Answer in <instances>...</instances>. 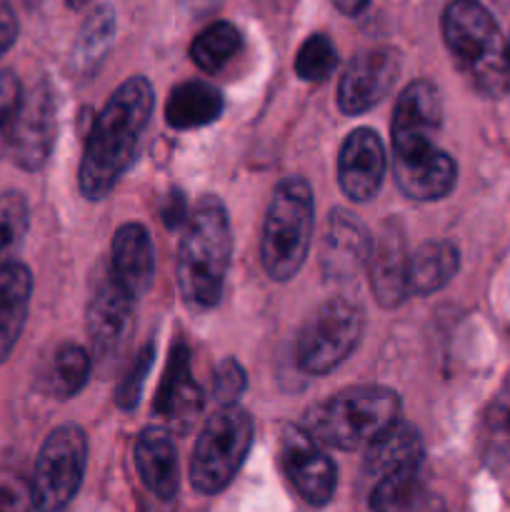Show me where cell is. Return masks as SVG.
Returning a JSON list of instances; mask_svg holds the SVG:
<instances>
[{"mask_svg": "<svg viewBox=\"0 0 510 512\" xmlns=\"http://www.w3.org/2000/svg\"><path fill=\"white\" fill-rule=\"evenodd\" d=\"M153 113V88L143 75L118 85L95 118L80 163V190L88 200H103L128 170L140 135Z\"/></svg>", "mask_w": 510, "mask_h": 512, "instance_id": "obj_1", "label": "cell"}, {"mask_svg": "<svg viewBox=\"0 0 510 512\" xmlns=\"http://www.w3.org/2000/svg\"><path fill=\"white\" fill-rule=\"evenodd\" d=\"M230 220L228 210L213 195H205L188 223L178 245V288L185 303L198 310L218 305L230 265Z\"/></svg>", "mask_w": 510, "mask_h": 512, "instance_id": "obj_2", "label": "cell"}, {"mask_svg": "<svg viewBox=\"0 0 510 512\" xmlns=\"http://www.w3.org/2000/svg\"><path fill=\"white\" fill-rule=\"evenodd\" d=\"M400 423V398L383 385H353L308 410L305 430L338 450L370 448Z\"/></svg>", "mask_w": 510, "mask_h": 512, "instance_id": "obj_3", "label": "cell"}, {"mask_svg": "<svg viewBox=\"0 0 510 512\" xmlns=\"http://www.w3.org/2000/svg\"><path fill=\"white\" fill-rule=\"evenodd\" d=\"M313 240V193L303 178H285L275 188L263 225L265 273L273 280H290L308 258Z\"/></svg>", "mask_w": 510, "mask_h": 512, "instance_id": "obj_4", "label": "cell"}, {"mask_svg": "<svg viewBox=\"0 0 510 512\" xmlns=\"http://www.w3.org/2000/svg\"><path fill=\"white\" fill-rule=\"evenodd\" d=\"M443 38L453 58L485 90H503L510 78L500 28L478 0H450L443 13Z\"/></svg>", "mask_w": 510, "mask_h": 512, "instance_id": "obj_5", "label": "cell"}, {"mask_svg": "<svg viewBox=\"0 0 510 512\" xmlns=\"http://www.w3.org/2000/svg\"><path fill=\"white\" fill-rule=\"evenodd\" d=\"M253 445V420L240 405L220 408L200 430L190 458V483L205 495L230 485Z\"/></svg>", "mask_w": 510, "mask_h": 512, "instance_id": "obj_6", "label": "cell"}, {"mask_svg": "<svg viewBox=\"0 0 510 512\" xmlns=\"http://www.w3.org/2000/svg\"><path fill=\"white\" fill-rule=\"evenodd\" d=\"M363 335V310L353 300L333 298L320 305L303 325L295 360L303 373L325 375L338 368Z\"/></svg>", "mask_w": 510, "mask_h": 512, "instance_id": "obj_7", "label": "cell"}, {"mask_svg": "<svg viewBox=\"0 0 510 512\" xmlns=\"http://www.w3.org/2000/svg\"><path fill=\"white\" fill-rule=\"evenodd\" d=\"M88 463V438L78 425H60L45 438L35 460L33 495L35 510L60 512L80 490Z\"/></svg>", "mask_w": 510, "mask_h": 512, "instance_id": "obj_8", "label": "cell"}, {"mask_svg": "<svg viewBox=\"0 0 510 512\" xmlns=\"http://www.w3.org/2000/svg\"><path fill=\"white\" fill-rule=\"evenodd\" d=\"M280 463L300 498L310 505H325L335 493V465L323 445L305 428L288 425L280 435Z\"/></svg>", "mask_w": 510, "mask_h": 512, "instance_id": "obj_9", "label": "cell"}, {"mask_svg": "<svg viewBox=\"0 0 510 512\" xmlns=\"http://www.w3.org/2000/svg\"><path fill=\"white\" fill-rule=\"evenodd\" d=\"M55 98L48 83H38L25 90L20 100L18 118H15L13 135H10L8 153L15 163L25 170L43 168L55 143Z\"/></svg>", "mask_w": 510, "mask_h": 512, "instance_id": "obj_10", "label": "cell"}, {"mask_svg": "<svg viewBox=\"0 0 510 512\" xmlns=\"http://www.w3.org/2000/svg\"><path fill=\"white\" fill-rule=\"evenodd\" d=\"M400 73V53L395 48H370L355 55L338 85V105L343 113L360 115L390 93Z\"/></svg>", "mask_w": 510, "mask_h": 512, "instance_id": "obj_11", "label": "cell"}, {"mask_svg": "<svg viewBox=\"0 0 510 512\" xmlns=\"http://www.w3.org/2000/svg\"><path fill=\"white\" fill-rule=\"evenodd\" d=\"M443 120V103L440 93L430 80H413L393 110V153L418 150L425 145H435V135Z\"/></svg>", "mask_w": 510, "mask_h": 512, "instance_id": "obj_12", "label": "cell"}, {"mask_svg": "<svg viewBox=\"0 0 510 512\" xmlns=\"http://www.w3.org/2000/svg\"><path fill=\"white\" fill-rule=\"evenodd\" d=\"M365 268H368L370 288H373V295L380 303V308H398L410 295V255L408 248H405L403 230H400L395 220H388L378 230L375 240L370 243V255Z\"/></svg>", "mask_w": 510, "mask_h": 512, "instance_id": "obj_13", "label": "cell"}, {"mask_svg": "<svg viewBox=\"0 0 510 512\" xmlns=\"http://www.w3.org/2000/svg\"><path fill=\"white\" fill-rule=\"evenodd\" d=\"M385 168H388V160H385L383 140L375 130H353L340 145L338 183L340 190L355 203H365L378 193Z\"/></svg>", "mask_w": 510, "mask_h": 512, "instance_id": "obj_14", "label": "cell"}, {"mask_svg": "<svg viewBox=\"0 0 510 512\" xmlns=\"http://www.w3.org/2000/svg\"><path fill=\"white\" fill-rule=\"evenodd\" d=\"M393 175L403 195L430 203L445 198L453 190L458 168L455 160L438 145H425L418 150L393 153Z\"/></svg>", "mask_w": 510, "mask_h": 512, "instance_id": "obj_15", "label": "cell"}, {"mask_svg": "<svg viewBox=\"0 0 510 512\" xmlns=\"http://www.w3.org/2000/svg\"><path fill=\"white\" fill-rule=\"evenodd\" d=\"M133 305L135 298H130L110 273L100 278L88 303V338L98 358L108 360L120 353L133 325Z\"/></svg>", "mask_w": 510, "mask_h": 512, "instance_id": "obj_16", "label": "cell"}, {"mask_svg": "<svg viewBox=\"0 0 510 512\" xmlns=\"http://www.w3.org/2000/svg\"><path fill=\"white\" fill-rule=\"evenodd\" d=\"M200 408H203V393H200L198 383L190 373V350L183 343H178L170 350L168 368L160 380L153 410L170 428L188 430Z\"/></svg>", "mask_w": 510, "mask_h": 512, "instance_id": "obj_17", "label": "cell"}, {"mask_svg": "<svg viewBox=\"0 0 510 512\" xmlns=\"http://www.w3.org/2000/svg\"><path fill=\"white\" fill-rule=\"evenodd\" d=\"M155 258L153 243H150L148 230L140 223H128L118 228L110 245V278L130 295L138 300L153 280Z\"/></svg>", "mask_w": 510, "mask_h": 512, "instance_id": "obj_18", "label": "cell"}, {"mask_svg": "<svg viewBox=\"0 0 510 512\" xmlns=\"http://www.w3.org/2000/svg\"><path fill=\"white\" fill-rule=\"evenodd\" d=\"M370 240L363 225L345 210H335L323 238V268L330 278L348 280L368 265Z\"/></svg>", "mask_w": 510, "mask_h": 512, "instance_id": "obj_19", "label": "cell"}, {"mask_svg": "<svg viewBox=\"0 0 510 512\" xmlns=\"http://www.w3.org/2000/svg\"><path fill=\"white\" fill-rule=\"evenodd\" d=\"M135 468L145 488L160 500H170L178 493V450L165 428H145L133 448Z\"/></svg>", "mask_w": 510, "mask_h": 512, "instance_id": "obj_20", "label": "cell"}, {"mask_svg": "<svg viewBox=\"0 0 510 512\" xmlns=\"http://www.w3.org/2000/svg\"><path fill=\"white\" fill-rule=\"evenodd\" d=\"M423 465V440L418 430L408 423H395L385 435H380L365 455V478L370 483L388 478V475L415 470Z\"/></svg>", "mask_w": 510, "mask_h": 512, "instance_id": "obj_21", "label": "cell"}, {"mask_svg": "<svg viewBox=\"0 0 510 512\" xmlns=\"http://www.w3.org/2000/svg\"><path fill=\"white\" fill-rule=\"evenodd\" d=\"M30 293L33 278L23 263H10L0 270V363L8 360L23 333Z\"/></svg>", "mask_w": 510, "mask_h": 512, "instance_id": "obj_22", "label": "cell"}, {"mask_svg": "<svg viewBox=\"0 0 510 512\" xmlns=\"http://www.w3.org/2000/svg\"><path fill=\"white\" fill-rule=\"evenodd\" d=\"M223 113V95L205 80L175 85L165 103V120L175 130H193L215 123Z\"/></svg>", "mask_w": 510, "mask_h": 512, "instance_id": "obj_23", "label": "cell"}, {"mask_svg": "<svg viewBox=\"0 0 510 512\" xmlns=\"http://www.w3.org/2000/svg\"><path fill=\"white\" fill-rule=\"evenodd\" d=\"M458 265L460 255L453 243H448V240H428L410 255V293H435L443 285H448V280L458 273Z\"/></svg>", "mask_w": 510, "mask_h": 512, "instance_id": "obj_24", "label": "cell"}, {"mask_svg": "<svg viewBox=\"0 0 510 512\" xmlns=\"http://www.w3.org/2000/svg\"><path fill=\"white\" fill-rule=\"evenodd\" d=\"M90 368H93V360L83 345L63 343L53 350L45 363V370L40 373V385L45 393L55 395V398H73L88 383Z\"/></svg>", "mask_w": 510, "mask_h": 512, "instance_id": "obj_25", "label": "cell"}, {"mask_svg": "<svg viewBox=\"0 0 510 512\" xmlns=\"http://www.w3.org/2000/svg\"><path fill=\"white\" fill-rule=\"evenodd\" d=\"M240 45H243L240 30L220 20V23H213L203 33H198V38L190 45V60L203 73H218L238 55Z\"/></svg>", "mask_w": 510, "mask_h": 512, "instance_id": "obj_26", "label": "cell"}, {"mask_svg": "<svg viewBox=\"0 0 510 512\" xmlns=\"http://www.w3.org/2000/svg\"><path fill=\"white\" fill-rule=\"evenodd\" d=\"M115 35V13L110 5H98L88 20L83 23L75 43V65L80 70H93L100 63L105 53H108L110 43Z\"/></svg>", "mask_w": 510, "mask_h": 512, "instance_id": "obj_27", "label": "cell"}, {"mask_svg": "<svg viewBox=\"0 0 510 512\" xmlns=\"http://www.w3.org/2000/svg\"><path fill=\"white\" fill-rule=\"evenodd\" d=\"M30 210L28 200L20 193L0 195V270L5 265L15 263V253L23 245L25 233H28Z\"/></svg>", "mask_w": 510, "mask_h": 512, "instance_id": "obj_28", "label": "cell"}, {"mask_svg": "<svg viewBox=\"0 0 510 512\" xmlns=\"http://www.w3.org/2000/svg\"><path fill=\"white\" fill-rule=\"evenodd\" d=\"M335 65H338V53L328 35L323 33L310 35L295 55V73L305 83H323L333 75Z\"/></svg>", "mask_w": 510, "mask_h": 512, "instance_id": "obj_29", "label": "cell"}, {"mask_svg": "<svg viewBox=\"0 0 510 512\" xmlns=\"http://www.w3.org/2000/svg\"><path fill=\"white\" fill-rule=\"evenodd\" d=\"M483 440L490 458L510 460V390L498 395L485 413Z\"/></svg>", "mask_w": 510, "mask_h": 512, "instance_id": "obj_30", "label": "cell"}, {"mask_svg": "<svg viewBox=\"0 0 510 512\" xmlns=\"http://www.w3.org/2000/svg\"><path fill=\"white\" fill-rule=\"evenodd\" d=\"M20 100H23V88H20L18 75L10 70H0V158L8 153Z\"/></svg>", "mask_w": 510, "mask_h": 512, "instance_id": "obj_31", "label": "cell"}, {"mask_svg": "<svg viewBox=\"0 0 510 512\" xmlns=\"http://www.w3.org/2000/svg\"><path fill=\"white\" fill-rule=\"evenodd\" d=\"M153 358H155L153 343H148L143 350H140L138 358H135V363H133V368L128 370V375H125L123 383H120L118 393H115V400H118V405L123 410H133L135 405H138L140 393H143L145 378H148L150 365H153Z\"/></svg>", "mask_w": 510, "mask_h": 512, "instance_id": "obj_32", "label": "cell"}, {"mask_svg": "<svg viewBox=\"0 0 510 512\" xmlns=\"http://www.w3.org/2000/svg\"><path fill=\"white\" fill-rule=\"evenodd\" d=\"M245 385V370L243 365L235 363V360H223V363L215 368L213 375V395L218 398L220 408H228V405H238V398L243 395Z\"/></svg>", "mask_w": 510, "mask_h": 512, "instance_id": "obj_33", "label": "cell"}, {"mask_svg": "<svg viewBox=\"0 0 510 512\" xmlns=\"http://www.w3.org/2000/svg\"><path fill=\"white\" fill-rule=\"evenodd\" d=\"M30 488L15 478H0V512H33Z\"/></svg>", "mask_w": 510, "mask_h": 512, "instance_id": "obj_34", "label": "cell"}, {"mask_svg": "<svg viewBox=\"0 0 510 512\" xmlns=\"http://www.w3.org/2000/svg\"><path fill=\"white\" fill-rule=\"evenodd\" d=\"M15 38H18V15H15L10 0H0V55L8 53Z\"/></svg>", "mask_w": 510, "mask_h": 512, "instance_id": "obj_35", "label": "cell"}, {"mask_svg": "<svg viewBox=\"0 0 510 512\" xmlns=\"http://www.w3.org/2000/svg\"><path fill=\"white\" fill-rule=\"evenodd\" d=\"M163 220L168 228H175V225H185L188 218H185V198L180 193H170L168 200H165L163 208Z\"/></svg>", "mask_w": 510, "mask_h": 512, "instance_id": "obj_36", "label": "cell"}, {"mask_svg": "<svg viewBox=\"0 0 510 512\" xmlns=\"http://www.w3.org/2000/svg\"><path fill=\"white\" fill-rule=\"evenodd\" d=\"M370 0H333L335 8L340 10L343 15H358L368 8Z\"/></svg>", "mask_w": 510, "mask_h": 512, "instance_id": "obj_37", "label": "cell"}, {"mask_svg": "<svg viewBox=\"0 0 510 512\" xmlns=\"http://www.w3.org/2000/svg\"><path fill=\"white\" fill-rule=\"evenodd\" d=\"M90 0H68L70 8H83V5H88Z\"/></svg>", "mask_w": 510, "mask_h": 512, "instance_id": "obj_38", "label": "cell"}, {"mask_svg": "<svg viewBox=\"0 0 510 512\" xmlns=\"http://www.w3.org/2000/svg\"><path fill=\"white\" fill-rule=\"evenodd\" d=\"M505 63H508V73H510V43L508 48H505Z\"/></svg>", "mask_w": 510, "mask_h": 512, "instance_id": "obj_39", "label": "cell"}, {"mask_svg": "<svg viewBox=\"0 0 510 512\" xmlns=\"http://www.w3.org/2000/svg\"><path fill=\"white\" fill-rule=\"evenodd\" d=\"M28 3H33V0H28Z\"/></svg>", "mask_w": 510, "mask_h": 512, "instance_id": "obj_40", "label": "cell"}]
</instances>
